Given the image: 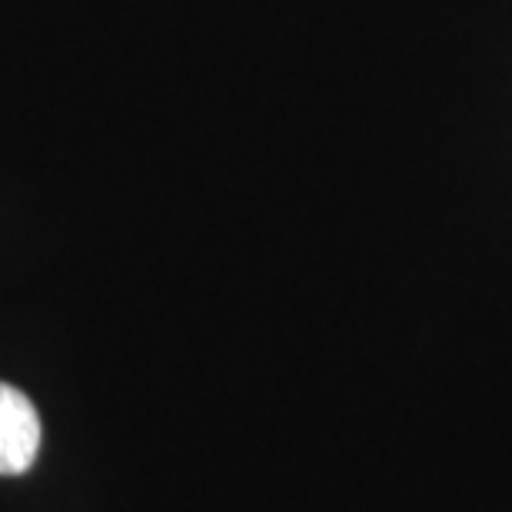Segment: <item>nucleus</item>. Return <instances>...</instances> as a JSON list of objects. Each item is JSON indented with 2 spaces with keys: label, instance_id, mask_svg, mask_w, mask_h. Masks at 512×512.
I'll use <instances>...</instances> for the list:
<instances>
[{
  "label": "nucleus",
  "instance_id": "obj_1",
  "mask_svg": "<svg viewBox=\"0 0 512 512\" xmlns=\"http://www.w3.org/2000/svg\"><path fill=\"white\" fill-rule=\"evenodd\" d=\"M40 449V416L20 389L0 383V476H20Z\"/></svg>",
  "mask_w": 512,
  "mask_h": 512
}]
</instances>
